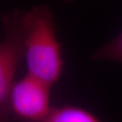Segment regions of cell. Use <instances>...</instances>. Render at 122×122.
Instances as JSON below:
<instances>
[{
    "instance_id": "obj_3",
    "label": "cell",
    "mask_w": 122,
    "mask_h": 122,
    "mask_svg": "<svg viewBox=\"0 0 122 122\" xmlns=\"http://www.w3.org/2000/svg\"><path fill=\"white\" fill-rule=\"evenodd\" d=\"M51 86L26 74L14 82L9 98L10 114L30 122L45 119L52 107L50 106Z\"/></svg>"
},
{
    "instance_id": "obj_5",
    "label": "cell",
    "mask_w": 122,
    "mask_h": 122,
    "mask_svg": "<svg viewBox=\"0 0 122 122\" xmlns=\"http://www.w3.org/2000/svg\"><path fill=\"white\" fill-rule=\"evenodd\" d=\"M92 59L116 61L122 63V32L114 39L96 50L93 54Z\"/></svg>"
},
{
    "instance_id": "obj_2",
    "label": "cell",
    "mask_w": 122,
    "mask_h": 122,
    "mask_svg": "<svg viewBox=\"0 0 122 122\" xmlns=\"http://www.w3.org/2000/svg\"><path fill=\"white\" fill-rule=\"evenodd\" d=\"M22 14L14 11L3 17L5 35L0 42V122H10V94L24 57Z\"/></svg>"
},
{
    "instance_id": "obj_4",
    "label": "cell",
    "mask_w": 122,
    "mask_h": 122,
    "mask_svg": "<svg viewBox=\"0 0 122 122\" xmlns=\"http://www.w3.org/2000/svg\"><path fill=\"white\" fill-rule=\"evenodd\" d=\"M39 122H101L90 112L79 107H53L47 117Z\"/></svg>"
},
{
    "instance_id": "obj_1",
    "label": "cell",
    "mask_w": 122,
    "mask_h": 122,
    "mask_svg": "<svg viewBox=\"0 0 122 122\" xmlns=\"http://www.w3.org/2000/svg\"><path fill=\"white\" fill-rule=\"evenodd\" d=\"M22 29L27 74L52 86L62 73L63 60L51 10L40 5L23 13Z\"/></svg>"
}]
</instances>
